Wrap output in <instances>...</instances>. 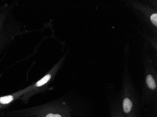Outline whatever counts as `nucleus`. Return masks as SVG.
I'll return each mask as SVG.
<instances>
[{
  "mask_svg": "<svg viewBox=\"0 0 157 117\" xmlns=\"http://www.w3.org/2000/svg\"><path fill=\"white\" fill-rule=\"evenodd\" d=\"M52 78V75L50 74H48L45 75L44 77L42 78V79L39 81L36 84V86L37 87H41L42 86L45 84H47L48 82L50 80V79Z\"/></svg>",
  "mask_w": 157,
  "mask_h": 117,
  "instance_id": "nucleus-2",
  "label": "nucleus"
},
{
  "mask_svg": "<svg viewBox=\"0 0 157 117\" xmlns=\"http://www.w3.org/2000/svg\"><path fill=\"white\" fill-rule=\"evenodd\" d=\"M157 14H153L151 17V20L152 23L155 25L157 26Z\"/></svg>",
  "mask_w": 157,
  "mask_h": 117,
  "instance_id": "nucleus-3",
  "label": "nucleus"
},
{
  "mask_svg": "<svg viewBox=\"0 0 157 117\" xmlns=\"http://www.w3.org/2000/svg\"><path fill=\"white\" fill-rule=\"evenodd\" d=\"M146 84L147 88L152 91H153L156 90L157 87L156 81L154 79V76L151 74L147 75L146 77Z\"/></svg>",
  "mask_w": 157,
  "mask_h": 117,
  "instance_id": "nucleus-1",
  "label": "nucleus"
}]
</instances>
